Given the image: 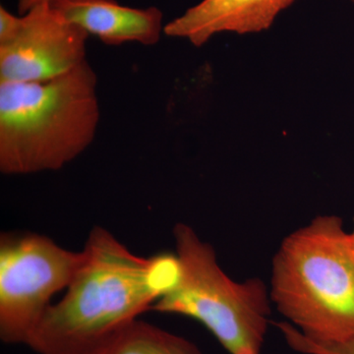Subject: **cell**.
Returning <instances> with one entry per match:
<instances>
[{"mask_svg":"<svg viewBox=\"0 0 354 354\" xmlns=\"http://www.w3.org/2000/svg\"><path fill=\"white\" fill-rule=\"evenodd\" d=\"M349 239H351V248H353L354 255V228L353 232H351V234H349Z\"/></svg>","mask_w":354,"mask_h":354,"instance_id":"obj_13","label":"cell"},{"mask_svg":"<svg viewBox=\"0 0 354 354\" xmlns=\"http://www.w3.org/2000/svg\"><path fill=\"white\" fill-rule=\"evenodd\" d=\"M270 297L306 337L354 335V255L339 216H316L283 239L272 258Z\"/></svg>","mask_w":354,"mask_h":354,"instance_id":"obj_3","label":"cell"},{"mask_svg":"<svg viewBox=\"0 0 354 354\" xmlns=\"http://www.w3.org/2000/svg\"><path fill=\"white\" fill-rule=\"evenodd\" d=\"M87 354H202L194 342L145 322L127 324Z\"/></svg>","mask_w":354,"mask_h":354,"instance_id":"obj_9","label":"cell"},{"mask_svg":"<svg viewBox=\"0 0 354 354\" xmlns=\"http://www.w3.org/2000/svg\"><path fill=\"white\" fill-rule=\"evenodd\" d=\"M21 15L9 12L6 7H0V44L6 43L19 29Z\"/></svg>","mask_w":354,"mask_h":354,"instance_id":"obj_11","label":"cell"},{"mask_svg":"<svg viewBox=\"0 0 354 354\" xmlns=\"http://www.w3.org/2000/svg\"><path fill=\"white\" fill-rule=\"evenodd\" d=\"M351 1H353V2H354V0H351Z\"/></svg>","mask_w":354,"mask_h":354,"instance_id":"obj_14","label":"cell"},{"mask_svg":"<svg viewBox=\"0 0 354 354\" xmlns=\"http://www.w3.org/2000/svg\"><path fill=\"white\" fill-rule=\"evenodd\" d=\"M48 0H18V12L20 15H24L34 7L48 3Z\"/></svg>","mask_w":354,"mask_h":354,"instance_id":"obj_12","label":"cell"},{"mask_svg":"<svg viewBox=\"0 0 354 354\" xmlns=\"http://www.w3.org/2000/svg\"><path fill=\"white\" fill-rule=\"evenodd\" d=\"M88 35L48 3L21 15L19 29L0 44V82H41L86 62Z\"/></svg>","mask_w":354,"mask_h":354,"instance_id":"obj_6","label":"cell"},{"mask_svg":"<svg viewBox=\"0 0 354 354\" xmlns=\"http://www.w3.org/2000/svg\"><path fill=\"white\" fill-rule=\"evenodd\" d=\"M83 261V251L67 250L32 232L0 237V339L27 344L51 298L66 290Z\"/></svg>","mask_w":354,"mask_h":354,"instance_id":"obj_5","label":"cell"},{"mask_svg":"<svg viewBox=\"0 0 354 354\" xmlns=\"http://www.w3.org/2000/svg\"><path fill=\"white\" fill-rule=\"evenodd\" d=\"M295 0H202L165 26V35L202 46L223 32L247 35L270 29Z\"/></svg>","mask_w":354,"mask_h":354,"instance_id":"obj_7","label":"cell"},{"mask_svg":"<svg viewBox=\"0 0 354 354\" xmlns=\"http://www.w3.org/2000/svg\"><path fill=\"white\" fill-rule=\"evenodd\" d=\"M174 237L176 279L151 310L195 319L230 354H261L271 314L264 281L230 279L213 246L185 223H177Z\"/></svg>","mask_w":354,"mask_h":354,"instance_id":"obj_4","label":"cell"},{"mask_svg":"<svg viewBox=\"0 0 354 354\" xmlns=\"http://www.w3.org/2000/svg\"><path fill=\"white\" fill-rule=\"evenodd\" d=\"M53 10L109 46L136 43L155 46L165 34L158 7L133 8L118 0H48Z\"/></svg>","mask_w":354,"mask_h":354,"instance_id":"obj_8","label":"cell"},{"mask_svg":"<svg viewBox=\"0 0 354 354\" xmlns=\"http://www.w3.org/2000/svg\"><path fill=\"white\" fill-rule=\"evenodd\" d=\"M66 293L51 304L26 346L39 354H87L138 319L177 276L172 254L141 257L106 228L95 227Z\"/></svg>","mask_w":354,"mask_h":354,"instance_id":"obj_1","label":"cell"},{"mask_svg":"<svg viewBox=\"0 0 354 354\" xmlns=\"http://www.w3.org/2000/svg\"><path fill=\"white\" fill-rule=\"evenodd\" d=\"M286 344L304 354H354V335L342 341H318L300 333L288 322L276 323Z\"/></svg>","mask_w":354,"mask_h":354,"instance_id":"obj_10","label":"cell"},{"mask_svg":"<svg viewBox=\"0 0 354 354\" xmlns=\"http://www.w3.org/2000/svg\"><path fill=\"white\" fill-rule=\"evenodd\" d=\"M97 77L87 60L41 82H0V171L62 169L94 141Z\"/></svg>","mask_w":354,"mask_h":354,"instance_id":"obj_2","label":"cell"}]
</instances>
